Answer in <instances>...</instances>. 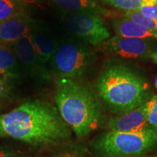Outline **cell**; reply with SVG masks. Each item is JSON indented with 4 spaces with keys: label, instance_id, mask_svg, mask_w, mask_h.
I'll list each match as a JSON object with an SVG mask.
<instances>
[{
    "label": "cell",
    "instance_id": "6da1fadb",
    "mask_svg": "<svg viewBox=\"0 0 157 157\" xmlns=\"http://www.w3.org/2000/svg\"><path fill=\"white\" fill-rule=\"evenodd\" d=\"M71 129L56 106L39 100L25 102L0 115V137H10L39 148L66 143Z\"/></svg>",
    "mask_w": 157,
    "mask_h": 157
},
{
    "label": "cell",
    "instance_id": "7a4b0ae2",
    "mask_svg": "<svg viewBox=\"0 0 157 157\" xmlns=\"http://www.w3.org/2000/svg\"><path fill=\"white\" fill-rule=\"evenodd\" d=\"M95 88L105 107L117 115L134 110L152 97L145 76L119 59L105 63L96 79Z\"/></svg>",
    "mask_w": 157,
    "mask_h": 157
},
{
    "label": "cell",
    "instance_id": "3957f363",
    "mask_svg": "<svg viewBox=\"0 0 157 157\" xmlns=\"http://www.w3.org/2000/svg\"><path fill=\"white\" fill-rule=\"evenodd\" d=\"M53 98L63 119L78 138L88 136L103 123V110L99 97L86 84L60 78L56 82Z\"/></svg>",
    "mask_w": 157,
    "mask_h": 157
},
{
    "label": "cell",
    "instance_id": "277c9868",
    "mask_svg": "<svg viewBox=\"0 0 157 157\" xmlns=\"http://www.w3.org/2000/svg\"><path fill=\"white\" fill-rule=\"evenodd\" d=\"M89 146L96 157L143 156L157 146V128L141 132L109 131L92 139Z\"/></svg>",
    "mask_w": 157,
    "mask_h": 157
},
{
    "label": "cell",
    "instance_id": "5b68a950",
    "mask_svg": "<svg viewBox=\"0 0 157 157\" xmlns=\"http://www.w3.org/2000/svg\"><path fill=\"white\" fill-rule=\"evenodd\" d=\"M95 59V54L87 45L68 41L58 44L50 64L60 78L74 79L85 74Z\"/></svg>",
    "mask_w": 157,
    "mask_h": 157
},
{
    "label": "cell",
    "instance_id": "8992f818",
    "mask_svg": "<svg viewBox=\"0 0 157 157\" xmlns=\"http://www.w3.org/2000/svg\"><path fill=\"white\" fill-rule=\"evenodd\" d=\"M61 21L70 33L94 46L103 43L110 36L109 29L99 15L63 12Z\"/></svg>",
    "mask_w": 157,
    "mask_h": 157
},
{
    "label": "cell",
    "instance_id": "52a82bcc",
    "mask_svg": "<svg viewBox=\"0 0 157 157\" xmlns=\"http://www.w3.org/2000/svg\"><path fill=\"white\" fill-rule=\"evenodd\" d=\"M23 71L39 84L48 83L51 80V73L37 55L31 42L30 33L25 35L12 45Z\"/></svg>",
    "mask_w": 157,
    "mask_h": 157
},
{
    "label": "cell",
    "instance_id": "ba28073f",
    "mask_svg": "<svg viewBox=\"0 0 157 157\" xmlns=\"http://www.w3.org/2000/svg\"><path fill=\"white\" fill-rule=\"evenodd\" d=\"M104 50L122 58L147 60L153 52L151 43L146 39L113 36L103 42Z\"/></svg>",
    "mask_w": 157,
    "mask_h": 157
},
{
    "label": "cell",
    "instance_id": "9c48e42d",
    "mask_svg": "<svg viewBox=\"0 0 157 157\" xmlns=\"http://www.w3.org/2000/svg\"><path fill=\"white\" fill-rule=\"evenodd\" d=\"M146 103L129 112L112 117L108 121L106 128L109 131L123 132H141L153 128L147 119Z\"/></svg>",
    "mask_w": 157,
    "mask_h": 157
},
{
    "label": "cell",
    "instance_id": "30bf717a",
    "mask_svg": "<svg viewBox=\"0 0 157 157\" xmlns=\"http://www.w3.org/2000/svg\"><path fill=\"white\" fill-rule=\"evenodd\" d=\"M37 21L29 16L19 17L0 22V43L12 46L37 26Z\"/></svg>",
    "mask_w": 157,
    "mask_h": 157
},
{
    "label": "cell",
    "instance_id": "8fae6325",
    "mask_svg": "<svg viewBox=\"0 0 157 157\" xmlns=\"http://www.w3.org/2000/svg\"><path fill=\"white\" fill-rule=\"evenodd\" d=\"M52 3L63 12L87 13L109 16L111 12L102 6L98 0H52Z\"/></svg>",
    "mask_w": 157,
    "mask_h": 157
},
{
    "label": "cell",
    "instance_id": "7c38bea8",
    "mask_svg": "<svg viewBox=\"0 0 157 157\" xmlns=\"http://www.w3.org/2000/svg\"><path fill=\"white\" fill-rule=\"evenodd\" d=\"M31 42L37 55L45 66L50 63L58 46L55 39L38 25L30 32Z\"/></svg>",
    "mask_w": 157,
    "mask_h": 157
},
{
    "label": "cell",
    "instance_id": "4fadbf2b",
    "mask_svg": "<svg viewBox=\"0 0 157 157\" xmlns=\"http://www.w3.org/2000/svg\"><path fill=\"white\" fill-rule=\"evenodd\" d=\"M23 71L11 46L0 45V75L10 78L21 79Z\"/></svg>",
    "mask_w": 157,
    "mask_h": 157
},
{
    "label": "cell",
    "instance_id": "5bb4252c",
    "mask_svg": "<svg viewBox=\"0 0 157 157\" xmlns=\"http://www.w3.org/2000/svg\"><path fill=\"white\" fill-rule=\"evenodd\" d=\"M111 23L117 36L137 39H148L154 36V32L128 19L115 18Z\"/></svg>",
    "mask_w": 157,
    "mask_h": 157
},
{
    "label": "cell",
    "instance_id": "9a60e30c",
    "mask_svg": "<svg viewBox=\"0 0 157 157\" xmlns=\"http://www.w3.org/2000/svg\"><path fill=\"white\" fill-rule=\"evenodd\" d=\"M24 16H29V7L23 0H0V22Z\"/></svg>",
    "mask_w": 157,
    "mask_h": 157
},
{
    "label": "cell",
    "instance_id": "2e32d148",
    "mask_svg": "<svg viewBox=\"0 0 157 157\" xmlns=\"http://www.w3.org/2000/svg\"><path fill=\"white\" fill-rule=\"evenodd\" d=\"M124 18L132 21L153 32L157 33V20L144 16L138 10L124 12Z\"/></svg>",
    "mask_w": 157,
    "mask_h": 157
},
{
    "label": "cell",
    "instance_id": "e0dca14e",
    "mask_svg": "<svg viewBox=\"0 0 157 157\" xmlns=\"http://www.w3.org/2000/svg\"><path fill=\"white\" fill-rule=\"evenodd\" d=\"M102 3L127 11H136L142 7L141 0H100Z\"/></svg>",
    "mask_w": 157,
    "mask_h": 157
},
{
    "label": "cell",
    "instance_id": "ac0fdd59",
    "mask_svg": "<svg viewBox=\"0 0 157 157\" xmlns=\"http://www.w3.org/2000/svg\"><path fill=\"white\" fill-rule=\"evenodd\" d=\"M147 119L149 124L157 128V95L152 96L147 101Z\"/></svg>",
    "mask_w": 157,
    "mask_h": 157
},
{
    "label": "cell",
    "instance_id": "d6986e66",
    "mask_svg": "<svg viewBox=\"0 0 157 157\" xmlns=\"http://www.w3.org/2000/svg\"><path fill=\"white\" fill-rule=\"evenodd\" d=\"M13 79L0 75V100L10 98L14 88Z\"/></svg>",
    "mask_w": 157,
    "mask_h": 157
},
{
    "label": "cell",
    "instance_id": "ffe728a7",
    "mask_svg": "<svg viewBox=\"0 0 157 157\" xmlns=\"http://www.w3.org/2000/svg\"><path fill=\"white\" fill-rule=\"evenodd\" d=\"M49 157H87L82 150L76 147H66L55 152Z\"/></svg>",
    "mask_w": 157,
    "mask_h": 157
},
{
    "label": "cell",
    "instance_id": "44dd1931",
    "mask_svg": "<svg viewBox=\"0 0 157 157\" xmlns=\"http://www.w3.org/2000/svg\"><path fill=\"white\" fill-rule=\"evenodd\" d=\"M0 157H30L28 153L9 146L0 147Z\"/></svg>",
    "mask_w": 157,
    "mask_h": 157
},
{
    "label": "cell",
    "instance_id": "7402d4cb",
    "mask_svg": "<svg viewBox=\"0 0 157 157\" xmlns=\"http://www.w3.org/2000/svg\"><path fill=\"white\" fill-rule=\"evenodd\" d=\"M138 11L144 16L149 18L157 20V5L152 7H141Z\"/></svg>",
    "mask_w": 157,
    "mask_h": 157
},
{
    "label": "cell",
    "instance_id": "603a6c76",
    "mask_svg": "<svg viewBox=\"0 0 157 157\" xmlns=\"http://www.w3.org/2000/svg\"><path fill=\"white\" fill-rule=\"evenodd\" d=\"M142 7H152L157 5V0H141Z\"/></svg>",
    "mask_w": 157,
    "mask_h": 157
},
{
    "label": "cell",
    "instance_id": "cb8c5ba5",
    "mask_svg": "<svg viewBox=\"0 0 157 157\" xmlns=\"http://www.w3.org/2000/svg\"><path fill=\"white\" fill-rule=\"evenodd\" d=\"M150 58L152 59L153 61H154L155 63L157 64V51H153Z\"/></svg>",
    "mask_w": 157,
    "mask_h": 157
},
{
    "label": "cell",
    "instance_id": "d4e9b609",
    "mask_svg": "<svg viewBox=\"0 0 157 157\" xmlns=\"http://www.w3.org/2000/svg\"><path fill=\"white\" fill-rule=\"evenodd\" d=\"M155 87H156L157 90V76L156 77V78H155Z\"/></svg>",
    "mask_w": 157,
    "mask_h": 157
},
{
    "label": "cell",
    "instance_id": "484cf974",
    "mask_svg": "<svg viewBox=\"0 0 157 157\" xmlns=\"http://www.w3.org/2000/svg\"><path fill=\"white\" fill-rule=\"evenodd\" d=\"M154 38H156V39H157V33L154 32Z\"/></svg>",
    "mask_w": 157,
    "mask_h": 157
},
{
    "label": "cell",
    "instance_id": "4316f807",
    "mask_svg": "<svg viewBox=\"0 0 157 157\" xmlns=\"http://www.w3.org/2000/svg\"><path fill=\"white\" fill-rule=\"evenodd\" d=\"M2 104H1V103H0V115H1V111H2Z\"/></svg>",
    "mask_w": 157,
    "mask_h": 157
},
{
    "label": "cell",
    "instance_id": "83f0119b",
    "mask_svg": "<svg viewBox=\"0 0 157 157\" xmlns=\"http://www.w3.org/2000/svg\"><path fill=\"white\" fill-rule=\"evenodd\" d=\"M137 157H146V156H137Z\"/></svg>",
    "mask_w": 157,
    "mask_h": 157
},
{
    "label": "cell",
    "instance_id": "f1b7e54d",
    "mask_svg": "<svg viewBox=\"0 0 157 157\" xmlns=\"http://www.w3.org/2000/svg\"><path fill=\"white\" fill-rule=\"evenodd\" d=\"M0 45H1V43H0Z\"/></svg>",
    "mask_w": 157,
    "mask_h": 157
}]
</instances>
